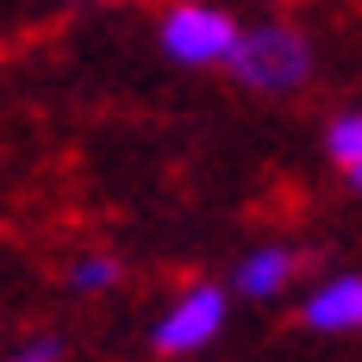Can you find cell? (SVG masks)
<instances>
[{"instance_id": "obj_1", "label": "cell", "mask_w": 362, "mask_h": 362, "mask_svg": "<svg viewBox=\"0 0 362 362\" xmlns=\"http://www.w3.org/2000/svg\"><path fill=\"white\" fill-rule=\"evenodd\" d=\"M313 37L300 25H281V19H262V25H244L225 69L231 81H244L250 94H300L313 81Z\"/></svg>"}, {"instance_id": "obj_2", "label": "cell", "mask_w": 362, "mask_h": 362, "mask_svg": "<svg viewBox=\"0 0 362 362\" xmlns=\"http://www.w3.org/2000/svg\"><path fill=\"white\" fill-rule=\"evenodd\" d=\"M238 32H244L238 13L218 6V0H175L156 19V44H163V57L181 63V69H225Z\"/></svg>"}, {"instance_id": "obj_3", "label": "cell", "mask_w": 362, "mask_h": 362, "mask_svg": "<svg viewBox=\"0 0 362 362\" xmlns=\"http://www.w3.org/2000/svg\"><path fill=\"white\" fill-rule=\"evenodd\" d=\"M225 325H231V288L194 281V288H181L175 300L156 313L150 344H156V356H194V350H213Z\"/></svg>"}, {"instance_id": "obj_4", "label": "cell", "mask_w": 362, "mask_h": 362, "mask_svg": "<svg viewBox=\"0 0 362 362\" xmlns=\"http://www.w3.org/2000/svg\"><path fill=\"white\" fill-rule=\"evenodd\" d=\"M300 325L313 331V337H350V331L362 325V275L356 269H337V275H325L319 288H306Z\"/></svg>"}, {"instance_id": "obj_5", "label": "cell", "mask_w": 362, "mask_h": 362, "mask_svg": "<svg viewBox=\"0 0 362 362\" xmlns=\"http://www.w3.org/2000/svg\"><path fill=\"white\" fill-rule=\"evenodd\" d=\"M293 275H300V250L293 244H256V250L238 256L231 293H244V300H281L293 288Z\"/></svg>"}, {"instance_id": "obj_6", "label": "cell", "mask_w": 362, "mask_h": 362, "mask_svg": "<svg viewBox=\"0 0 362 362\" xmlns=\"http://www.w3.org/2000/svg\"><path fill=\"white\" fill-rule=\"evenodd\" d=\"M325 156H331V169L350 181V187L362 181V112L356 107L337 112V119L325 125Z\"/></svg>"}, {"instance_id": "obj_7", "label": "cell", "mask_w": 362, "mask_h": 362, "mask_svg": "<svg viewBox=\"0 0 362 362\" xmlns=\"http://www.w3.org/2000/svg\"><path fill=\"white\" fill-rule=\"evenodd\" d=\"M119 281H125V262H119L112 250H88V256L69 262V288L75 293H112Z\"/></svg>"}, {"instance_id": "obj_8", "label": "cell", "mask_w": 362, "mask_h": 362, "mask_svg": "<svg viewBox=\"0 0 362 362\" xmlns=\"http://www.w3.org/2000/svg\"><path fill=\"white\" fill-rule=\"evenodd\" d=\"M6 362H69V344H63L57 331H37V337H25Z\"/></svg>"}, {"instance_id": "obj_9", "label": "cell", "mask_w": 362, "mask_h": 362, "mask_svg": "<svg viewBox=\"0 0 362 362\" xmlns=\"http://www.w3.org/2000/svg\"><path fill=\"white\" fill-rule=\"evenodd\" d=\"M269 6H281V0H269Z\"/></svg>"}]
</instances>
